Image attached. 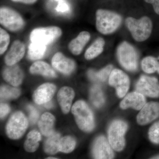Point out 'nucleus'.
<instances>
[{
    "instance_id": "f257e3e1",
    "label": "nucleus",
    "mask_w": 159,
    "mask_h": 159,
    "mask_svg": "<svg viewBox=\"0 0 159 159\" xmlns=\"http://www.w3.org/2000/svg\"><path fill=\"white\" fill-rule=\"evenodd\" d=\"M96 16L97 31L105 35L114 33L122 23V18L120 15L107 9H98Z\"/></svg>"
},
{
    "instance_id": "f03ea898",
    "label": "nucleus",
    "mask_w": 159,
    "mask_h": 159,
    "mask_svg": "<svg viewBox=\"0 0 159 159\" xmlns=\"http://www.w3.org/2000/svg\"><path fill=\"white\" fill-rule=\"evenodd\" d=\"M125 25L135 40L142 42L150 37L153 29V24L150 18L144 16L137 19L132 17H127Z\"/></svg>"
},
{
    "instance_id": "7ed1b4c3",
    "label": "nucleus",
    "mask_w": 159,
    "mask_h": 159,
    "mask_svg": "<svg viewBox=\"0 0 159 159\" xmlns=\"http://www.w3.org/2000/svg\"><path fill=\"white\" fill-rule=\"evenodd\" d=\"M72 112L77 125L81 130L89 132L94 129L95 121L93 114L84 101L79 100L75 102L72 107Z\"/></svg>"
},
{
    "instance_id": "20e7f679",
    "label": "nucleus",
    "mask_w": 159,
    "mask_h": 159,
    "mask_svg": "<svg viewBox=\"0 0 159 159\" xmlns=\"http://www.w3.org/2000/svg\"><path fill=\"white\" fill-rule=\"evenodd\" d=\"M117 56L119 63L125 70L134 72L138 68L139 55L134 46L127 42H123L118 46Z\"/></svg>"
},
{
    "instance_id": "39448f33",
    "label": "nucleus",
    "mask_w": 159,
    "mask_h": 159,
    "mask_svg": "<svg viewBox=\"0 0 159 159\" xmlns=\"http://www.w3.org/2000/svg\"><path fill=\"white\" fill-rule=\"evenodd\" d=\"M127 128V124L122 120H115L111 123L108 129V139L114 150L121 151L125 147L124 135Z\"/></svg>"
},
{
    "instance_id": "423d86ee",
    "label": "nucleus",
    "mask_w": 159,
    "mask_h": 159,
    "mask_svg": "<svg viewBox=\"0 0 159 159\" xmlns=\"http://www.w3.org/2000/svg\"><path fill=\"white\" fill-rule=\"evenodd\" d=\"M61 34V29L57 26L37 28L31 31L30 39L31 42L47 46L55 42Z\"/></svg>"
},
{
    "instance_id": "0eeeda50",
    "label": "nucleus",
    "mask_w": 159,
    "mask_h": 159,
    "mask_svg": "<svg viewBox=\"0 0 159 159\" xmlns=\"http://www.w3.org/2000/svg\"><path fill=\"white\" fill-rule=\"evenodd\" d=\"M0 23L3 27L12 32L22 29L25 21L21 16L14 9L7 7L0 9Z\"/></svg>"
},
{
    "instance_id": "6e6552de",
    "label": "nucleus",
    "mask_w": 159,
    "mask_h": 159,
    "mask_svg": "<svg viewBox=\"0 0 159 159\" xmlns=\"http://www.w3.org/2000/svg\"><path fill=\"white\" fill-rule=\"evenodd\" d=\"M28 124V119L22 112L15 113L9 119L6 126L7 135L11 139H19L25 132Z\"/></svg>"
},
{
    "instance_id": "1a4fd4ad",
    "label": "nucleus",
    "mask_w": 159,
    "mask_h": 159,
    "mask_svg": "<svg viewBox=\"0 0 159 159\" xmlns=\"http://www.w3.org/2000/svg\"><path fill=\"white\" fill-rule=\"evenodd\" d=\"M109 83L116 89L118 97L122 98L126 95L129 89L130 80L128 75L123 71L119 69H114L109 77Z\"/></svg>"
},
{
    "instance_id": "9d476101",
    "label": "nucleus",
    "mask_w": 159,
    "mask_h": 159,
    "mask_svg": "<svg viewBox=\"0 0 159 159\" xmlns=\"http://www.w3.org/2000/svg\"><path fill=\"white\" fill-rule=\"evenodd\" d=\"M137 92L144 96L157 98L159 97V82L157 78L142 75L135 86Z\"/></svg>"
},
{
    "instance_id": "9b49d317",
    "label": "nucleus",
    "mask_w": 159,
    "mask_h": 159,
    "mask_svg": "<svg viewBox=\"0 0 159 159\" xmlns=\"http://www.w3.org/2000/svg\"><path fill=\"white\" fill-rule=\"evenodd\" d=\"M93 155L95 159H113L114 153L109 141L103 136L97 138L94 142Z\"/></svg>"
},
{
    "instance_id": "f8f14e48",
    "label": "nucleus",
    "mask_w": 159,
    "mask_h": 159,
    "mask_svg": "<svg viewBox=\"0 0 159 159\" xmlns=\"http://www.w3.org/2000/svg\"><path fill=\"white\" fill-rule=\"evenodd\" d=\"M159 117V103L151 102L146 103L137 116L139 125H145Z\"/></svg>"
},
{
    "instance_id": "ddd939ff",
    "label": "nucleus",
    "mask_w": 159,
    "mask_h": 159,
    "mask_svg": "<svg viewBox=\"0 0 159 159\" xmlns=\"http://www.w3.org/2000/svg\"><path fill=\"white\" fill-rule=\"evenodd\" d=\"M52 65L54 69L65 75H69L74 71L76 65L74 61L57 52L52 57Z\"/></svg>"
},
{
    "instance_id": "4468645a",
    "label": "nucleus",
    "mask_w": 159,
    "mask_h": 159,
    "mask_svg": "<svg viewBox=\"0 0 159 159\" xmlns=\"http://www.w3.org/2000/svg\"><path fill=\"white\" fill-rule=\"evenodd\" d=\"M25 46L20 40H15L10 47L5 57V61L8 66L16 64L24 57L25 53Z\"/></svg>"
},
{
    "instance_id": "2eb2a0df",
    "label": "nucleus",
    "mask_w": 159,
    "mask_h": 159,
    "mask_svg": "<svg viewBox=\"0 0 159 159\" xmlns=\"http://www.w3.org/2000/svg\"><path fill=\"white\" fill-rule=\"evenodd\" d=\"M56 89V86L52 84L47 83L42 84L34 91L33 100L36 104H45L51 101Z\"/></svg>"
},
{
    "instance_id": "dca6fc26",
    "label": "nucleus",
    "mask_w": 159,
    "mask_h": 159,
    "mask_svg": "<svg viewBox=\"0 0 159 159\" xmlns=\"http://www.w3.org/2000/svg\"><path fill=\"white\" fill-rule=\"evenodd\" d=\"M145 104V96L136 91L127 94L120 103V106L122 109L131 107L136 110H140Z\"/></svg>"
},
{
    "instance_id": "f3484780",
    "label": "nucleus",
    "mask_w": 159,
    "mask_h": 159,
    "mask_svg": "<svg viewBox=\"0 0 159 159\" xmlns=\"http://www.w3.org/2000/svg\"><path fill=\"white\" fill-rule=\"evenodd\" d=\"M3 78L9 84L13 86H18L22 82L24 73L21 69L16 64L8 66L3 70Z\"/></svg>"
},
{
    "instance_id": "a211bd4d",
    "label": "nucleus",
    "mask_w": 159,
    "mask_h": 159,
    "mask_svg": "<svg viewBox=\"0 0 159 159\" xmlns=\"http://www.w3.org/2000/svg\"><path fill=\"white\" fill-rule=\"evenodd\" d=\"M74 96L75 93L70 87H63L60 89L57 94V99L64 113L67 114L70 111Z\"/></svg>"
},
{
    "instance_id": "6ab92c4d",
    "label": "nucleus",
    "mask_w": 159,
    "mask_h": 159,
    "mask_svg": "<svg viewBox=\"0 0 159 159\" xmlns=\"http://www.w3.org/2000/svg\"><path fill=\"white\" fill-rule=\"evenodd\" d=\"M90 38V34L88 31H83L80 32L77 37L72 40L69 43V50L74 55H79L89 42Z\"/></svg>"
},
{
    "instance_id": "aec40b11",
    "label": "nucleus",
    "mask_w": 159,
    "mask_h": 159,
    "mask_svg": "<svg viewBox=\"0 0 159 159\" xmlns=\"http://www.w3.org/2000/svg\"><path fill=\"white\" fill-rule=\"evenodd\" d=\"M55 121V118L50 113H45L42 116L39 121L38 125L43 135L49 137L54 132Z\"/></svg>"
},
{
    "instance_id": "412c9836",
    "label": "nucleus",
    "mask_w": 159,
    "mask_h": 159,
    "mask_svg": "<svg viewBox=\"0 0 159 159\" xmlns=\"http://www.w3.org/2000/svg\"><path fill=\"white\" fill-rule=\"evenodd\" d=\"M30 72L31 74H40L50 78L57 77L54 69L48 64L43 61H37L33 63L30 67Z\"/></svg>"
},
{
    "instance_id": "4be33fe9",
    "label": "nucleus",
    "mask_w": 159,
    "mask_h": 159,
    "mask_svg": "<svg viewBox=\"0 0 159 159\" xmlns=\"http://www.w3.org/2000/svg\"><path fill=\"white\" fill-rule=\"evenodd\" d=\"M105 43L102 38L97 39L86 51L84 57L87 60H92L100 55L104 50Z\"/></svg>"
},
{
    "instance_id": "5701e85b",
    "label": "nucleus",
    "mask_w": 159,
    "mask_h": 159,
    "mask_svg": "<svg viewBox=\"0 0 159 159\" xmlns=\"http://www.w3.org/2000/svg\"><path fill=\"white\" fill-rule=\"evenodd\" d=\"M41 139L40 134L36 130H32L29 133L24 147L26 151L33 152L37 150L39 146V142Z\"/></svg>"
},
{
    "instance_id": "b1692460",
    "label": "nucleus",
    "mask_w": 159,
    "mask_h": 159,
    "mask_svg": "<svg viewBox=\"0 0 159 159\" xmlns=\"http://www.w3.org/2000/svg\"><path fill=\"white\" fill-rule=\"evenodd\" d=\"M60 134L58 133L54 132L46 141L45 143V152L50 154H54L59 151V144L60 140Z\"/></svg>"
},
{
    "instance_id": "393cba45",
    "label": "nucleus",
    "mask_w": 159,
    "mask_h": 159,
    "mask_svg": "<svg viewBox=\"0 0 159 159\" xmlns=\"http://www.w3.org/2000/svg\"><path fill=\"white\" fill-rule=\"evenodd\" d=\"M47 46L31 42L28 49V56L31 60L42 58L45 54Z\"/></svg>"
},
{
    "instance_id": "a878e982",
    "label": "nucleus",
    "mask_w": 159,
    "mask_h": 159,
    "mask_svg": "<svg viewBox=\"0 0 159 159\" xmlns=\"http://www.w3.org/2000/svg\"><path fill=\"white\" fill-rule=\"evenodd\" d=\"M90 99L93 105L97 108H99L103 105L105 102L104 95L99 85H95L91 88Z\"/></svg>"
},
{
    "instance_id": "bb28decb",
    "label": "nucleus",
    "mask_w": 159,
    "mask_h": 159,
    "mask_svg": "<svg viewBox=\"0 0 159 159\" xmlns=\"http://www.w3.org/2000/svg\"><path fill=\"white\" fill-rule=\"evenodd\" d=\"M142 70L148 74H153L157 71L159 66L158 58L149 56L143 58L141 63Z\"/></svg>"
},
{
    "instance_id": "cd10ccee",
    "label": "nucleus",
    "mask_w": 159,
    "mask_h": 159,
    "mask_svg": "<svg viewBox=\"0 0 159 159\" xmlns=\"http://www.w3.org/2000/svg\"><path fill=\"white\" fill-rule=\"evenodd\" d=\"M76 145V141L73 137L68 136L63 137L60 140L59 151L64 153H70L74 150Z\"/></svg>"
},
{
    "instance_id": "c85d7f7f",
    "label": "nucleus",
    "mask_w": 159,
    "mask_h": 159,
    "mask_svg": "<svg viewBox=\"0 0 159 159\" xmlns=\"http://www.w3.org/2000/svg\"><path fill=\"white\" fill-rule=\"evenodd\" d=\"M19 89L8 86H2L1 88V98L3 99H16L20 96Z\"/></svg>"
},
{
    "instance_id": "c756f323",
    "label": "nucleus",
    "mask_w": 159,
    "mask_h": 159,
    "mask_svg": "<svg viewBox=\"0 0 159 159\" xmlns=\"http://www.w3.org/2000/svg\"><path fill=\"white\" fill-rule=\"evenodd\" d=\"M10 43V35L4 29H0V54L2 55L6 52Z\"/></svg>"
},
{
    "instance_id": "7c9ffc66",
    "label": "nucleus",
    "mask_w": 159,
    "mask_h": 159,
    "mask_svg": "<svg viewBox=\"0 0 159 159\" xmlns=\"http://www.w3.org/2000/svg\"><path fill=\"white\" fill-rule=\"evenodd\" d=\"M113 66L108 65L106 66L104 68L102 69L99 72L95 73V81H102L104 82L106 81L108 77L112 70Z\"/></svg>"
},
{
    "instance_id": "2f4dec72",
    "label": "nucleus",
    "mask_w": 159,
    "mask_h": 159,
    "mask_svg": "<svg viewBox=\"0 0 159 159\" xmlns=\"http://www.w3.org/2000/svg\"><path fill=\"white\" fill-rule=\"evenodd\" d=\"M148 137L152 143L159 144V121L155 123L149 129Z\"/></svg>"
},
{
    "instance_id": "473e14b6",
    "label": "nucleus",
    "mask_w": 159,
    "mask_h": 159,
    "mask_svg": "<svg viewBox=\"0 0 159 159\" xmlns=\"http://www.w3.org/2000/svg\"><path fill=\"white\" fill-rule=\"evenodd\" d=\"M28 110L29 113V119L31 124H34L38 119L39 113L34 107L31 105L28 106Z\"/></svg>"
},
{
    "instance_id": "72a5a7b5",
    "label": "nucleus",
    "mask_w": 159,
    "mask_h": 159,
    "mask_svg": "<svg viewBox=\"0 0 159 159\" xmlns=\"http://www.w3.org/2000/svg\"><path fill=\"white\" fill-rule=\"evenodd\" d=\"M1 118H4V117L6 116V115H7L9 112L10 111V107L9 105H7L6 103H2L1 104Z\"/></svg>"
},
{
    "instance_id": "f704fd0d",
    "label": "nucleus",
    "mask_w": 159,
    "mask_h": 159,
    "mask_svg": "<svg viewBox=\"0 0 159 159\" xmlns=\"http://www.w3.org/2000/svg\"><path fill=\"white\" fill-rule=\"evenodd\" d=\"M56 10L58 12H66L69 11L68 6L65 3H60L59 5L56 8Z\"/></svg>"
},
{
    "instance_id": "c9c22d12",
    "label": "nucleus",
    "mask_w": 159,
    "mask_h": 159,
    "mask_svg": "<svg viewBox=\"0 0 159 159\" xmlns=\"http://www.w3.org/2000/svg\"><path fill=\"white\" fill-rule=\"evenodd\" d=\"M11 1L15 2H19L27 5H31L36 2L38 0H11Z\"/></svg>"
},
{
    "instance_id": "e433bc0d",
    "label": "nucleus",
    "mask_w": 159,
    "mask_h": 159,
    "mask_svg": "<svg viewBox=\"0 0 159 159\" xmlns=\"http://www.w3.org/2000/svg\"><path fill=\"white\" fill-rule=\"evenodd\" d=\"M152 6H153V9L155 12L157 14L159 15V0L157 1L156 2L152 4Z\"/></svg>"
},
{
    "instance_id": "4c0bfd02",
    "label": "nucleus",
    "mask_w": 159,
    "mask_h": 159,
    "mask_svg": "<svg viewBox=\"0 0 159 159\" xmlns=\"http://www.w3.org/2000/svg\"><path fill=\"white\" fill-rule=\"evenodd\" d=\"M44 106L45 107H46V108L49 109L53 107V104L52 102L50 101L44 104Z\"/></svg>"
},
{
    "instance_id": "58836bf2",
    "label": "nucleus",
    "mask_w": 159,
    "mask_h": 159,
    "mask_svg": "<svg viewBox=\"0 0 159 159\" xmlns=\"http://www.w3.org/2000/svg\"><path fill=\"white\" fill-rule=\"evenodd\" d=\"M158 1V0H144V1L145 2L148 3V4H153L154 3L156 2L157 1Z\"/></svg>"
},
{
    "instance_id": "ea45409f",
    "label": "nucleus",
    "mask_w": 159,
    "mask_h": 159,
    "mask_svg": "<svg viewBox=\"0 0 159 159\" xmlns=\"http://www.w3.org/2000/svg\"><path fill=\"white\" fill-rule=\"evenodd\" d=\"M48 159H57V158H56L55 157H48Z\"/></svg>"
},
{
    "instance_id": "a19ab883",
    "label": "nucleus",
    "mask_w": 159,
    "mask_h": 159,
    "mask_svg": "<svg viewBox=\"0 0 159 159\" xmlns=\"http://www.w3.org/2000/svg\"><path fill=\"white\" fill-rule=\"evenodd\" d=\"M158 60L159 61V66L158 69L157 71V72L159 74V57H158Z\"/></svg>"
},
{
    "instance_id": "79ce46f5",
    "label": "nucleus",
    "mask_w": 159,
    "mask_h": 159,
    "mask_svg": "<svg viewBox=\"0 0 159 159\" xmlns=\"http://www.w3.org/2000/svg\"><path fill=\"white\" fill-rule=\"evenodd\" d=\"M154 159H159V156H157L153 158Z\"/></svg>"
}]
</instances>
